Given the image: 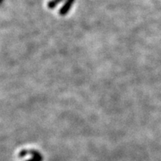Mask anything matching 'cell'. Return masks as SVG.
Returning a JSON list of instances; mask_svg holds the SVG:
<instances>
[{
    "label": "cell",
    "mask_w": 161,
    "mask_h": 161,
    "mask_svg": "<svg viewBox=\"0 0 161 161\" xmlns=\"http://www.w3.org/2000/svg\"><path fill=\"white\" fill-rule=\"evenodd\" d=\"M74 2H75V0H66L63 7L59 10V14L61 15V16L66 15L69 12V9L71 8L72 5H73Z\"/></svg>",
    "instance_id": "1"
},
{
    "label": "cell",
    "mask_w": 161,
    "mask_h": 161,
    "mask_svg": "<svg viewBox=\"0 0 161 161\" xmlns=\"http://www.w3.org/2000/svg\"><path fill=\"white\" fill-rule=\"evenodd\" d=\"M61 2H63V0H51V1H49V2H48L47 6L48 8L50 9L55 8L56 7L59 3Z\"/></svg>",
    "instance_id": "2"
},
{
    "label": "cell",
    "mask_w": 161,
    "mask_h": 161,
    "mask_svg": "<svg viewBox=\"0 0 161 161\" xmlns=\"http://www.w3.org/2000/svg\"><path fill=\"white\" fill-rule=\"evenodd\" d=\"M41 159H42L41 157H40V154H39V155L36 156V157H34V158L32 159L31 160H28V161H40V160H41Z\"/></svg>",
    "instance_id": "3"
}]
</instances>
